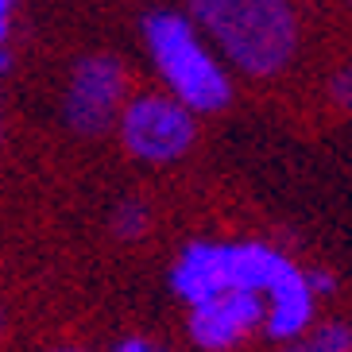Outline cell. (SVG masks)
<instances>
[{
  "instance_id": "obj_1",
  "label": "cell",
  "mask_w": 352,
  "mask_h": 352,
  "mask_svg": "<svg viewBox=\"0 0 352 352\" xmlns=\"http://www.w3.org/2000/svg\"><path fill=\"white\" fill-rule=\"evenodd\" d=\"M190 23L248 78L283 74L298 51L290 0H190Z\"/></svg>"
},
{
  "instance_id": "obj_2",
  "label": "cell",
  "mask_w": 352,
  "mask_h": 352,
  "mask_svg": "<svg viewBox=\"0 0 352 352\" xmlns=\"http://www.w3.org/2000/svg\"><path fill=\"white\" fill-rule=\"evenodd\" d=\"M144 43L170 97L182 101L190 113H217L232 101V82H228L225 66L213 58L201 32L186 16L166 8L147 12Z\"/></svg>"
},
{
  "instance_id": "obj_3",
  "label": "cell",
  "mask_w": 352,
  "mask_h": 352,
  "mask_svg": "<svg viewBox=\"0 0 352 352\" xmlns=\"http://www.w3.org/2000/svg\"><path fill=\"white\" fill-rule=\"evenodd\" d=\"M120 144L128 155L144 163H175L194 147L197 120L182 101L170 94H144L120 104Z\"/></svg>"
},
{
  "instance_id": "obj_4",
  "label": "cell",
  "mask_w": 352,
  "mask_h": 352,
  "mask_svg": "<svg viewBox=\"0 0 352 352\" xmlns=\"http://www.w3.org/2000/svg\"><path fill=\"white\" fill-rule=\"evenodd\" d=\"M128 74L113 54H89L74 66L63 97V120L78 135H101L124 104Z\"/></svg>"
},
{
  "instance_id": "obj_5",
  "label": "cell",
  "mask_w": 352,
  "mask_h": 352,
  "mask_svg": "<svg viewBox=\"0 0 352 352\" xmlns=\"http://www.w3.org/2000/svg\"><path fill=\"white\" fill-rule=\"evenodd\" d=\"M263 321V294L252 290H221L213 298L197 302L190 314V337L209 352H225L244 341Z\"/></svg>"
},
{
  "instance_id": "obj_6",
  "label": "cell",
  "mask_w": 352,
  "mask_h": 352,
  "mask_svg": "<svg viewBox=\"0 0 352 352\" xmlns=\"http://www.w3.org/2000/svg\"><path fill=\"white\" fill-rule=\"evenodd\" d=\"M314 318V290L306 287V275H302L294 263L279 275V283L267 290V306H263V321H267V333L275 341H287V337H298Z\"/></svg>"
},
{
  "instance_id": "obj_7",
  "label": "cell",
  "mask_w": 352,
  "mask_h": 352,
  "mask_svg": "<svg viewBox=\"0 0 352 352\" xmlns=\"http://www.w3.org/2000/svg\"><path fill=\"white\" fill-rule=\"evenodd\" d=\"M170 287L178 298H186L190 306L213 298L225 290V275H221V244L213 240H197L178 256L175 271H170Z\"/></svg>"
},
{
  "instance_id": "obj_8",
  "label": "cell",
  "mask_w": 352,
  "mask_h": 352,
  "mask_svg": "<svg viewBox=\"0 0 352 352\" xmlns=\"http://www.w3.org/2000/svg\"><path fill=\"white\" fill-rule=\"evenodd\" d=\"M147 225H151V213H147L144 201H135V197H128V201H120L113 213V232L120 240H140L147 232Z\"/></svg>"
},
{
  "instance_id": "obj_9",
  "label": "cell",
  "mask_w": 352,
  "mask_h": 352,
  "mask_svg": "<svg viewBox=\"0 0 352 352\" xmlns=\"http://www.w3.org/2000/svg\"><path fill=\"white\" fill-rule=\"evenodd\" d=\"M306 349L310 352H352V329L344 321H325V325L314 329Z\"/></svg>"
},
{
  "instance_id": "obj_10",
  "label": "cell",
  "mask_w": 352,
  "mask_h": 352,
  "mask_svg": "<svg viewBox=\"0 0 352 352\" xmlns=\"http://www.w3.org/2000/svg\"><path fill=\"white\" fill-rule=\"evenodd\" d=\"M329 89H333V101L352 113V66H344L341 74H333V85H329Z\"/></svg>"
},
{
  "instance_id": "obj_11",
  "label": "cell",
  "mask_w": 352,
  "mask_h": 352,
  "mask_svg": "<svg viewBox=\"0 0 352 352\" xmlns=\"http://www.w3.org/2000/svg\"><path fill=\"white\" fill-rule=\"evenodd\" d=\"M306 287L318 290V294H333V287H337V283H333L329 271H310V275H306Z\"/></svg>"
},
{
  "instance_id": "obj_12",
  "label": "cell",
  "mask_w": 352,
  "mask_h": 352,
  "mask_svg": "<svg viewBox=\"0 0 352 352\" xmlns=\"http://www.w3.org/2000/svg\"><path fill=\"white\" fill-rule=\"evenodd\" d=\"M155 344L147 341V337H124V341L116 344V352H151Z\"/></svg>"
},
{
  "instance_id": "obj_13",
  "label": "cell",
  "mask_w": 352,
  "mask_h": 352,
  "mask_svg": "<svg viewBox=\"0 0 352 352\" xmlns=\"http://www.w3.org/2000/svg\"><path fill=\"white\" fill-rule=\"evenodd\" d=\"M12 4H16V0H0V43L8 39V28H12Z\"/></svg>"
},
{
  "instance_id": "obj_14",
  "label": "cell",
  "mask_w": 352,
  "mask_h": 352,
  "mask_svg": "<svg viewBox=\"0 0 352 352\" xmlns=\"http://www.w3.org/2000/svg\"><path fill=\"white\" fill-rule=\"evenodd\" d=\"M8 70H12V51L4 47V43H0V78H4Z\"/></svg>"
},
{
  "instance_id": "obj_15",
  "label": "cell",
  "mask_w": 352,
  "mask_h": 352,
  "mask_svg": "<svg viewBox=\"0 0 352 352\" xmlns=\"http://www.w3.org/2000/svg\"><path fill=\"white\" fill-rule=\"evenodd\" d=\"M51 352H82V349H51Z\"/></svg>"
},
{
  "instance_id": "obj_16",
  "label": "cell",
  "mask_w": 352,
  "mask_h": 352,
  "mask_svg": "<svg viewBox=\"0 0 352 352\" xmlns=\"http://www.w3.org/2000/svg\"><path fill=\"white\" fill-rule=\"evenodd\" d=\"M287 352H310V349H306V344H302V349H287Z\"/></svg>"
},
{
  "instance_id": "obj_17",
  "label": "cell",
  "mask_w": 352,
  "mask_h": 352,
  "mask_svg": "<svg viewBox=\"0 0 352 352\" xmlns=\"http://www.w3.org/2000/svg\"><path fill=\"white\" fill-rule=\"evenodd\" d=\"M151 352H170V349H159V344H155V349H151Z\"/></svg>"
},
{
  "instance_id": "obj_18",
  "label": "cell",
  "mask_w": 352,
  "mask_h": 352,
  "mask_svg": "<svg viewBox=\"0 0 352 352\" xmlns=\"http://www.w3.org/2000/svg\"><path fill=\"white\" fill-rule=\"evenodd\" d=\"M0 325H4V321H0Z\"/></svg>"
}]
</instances>
